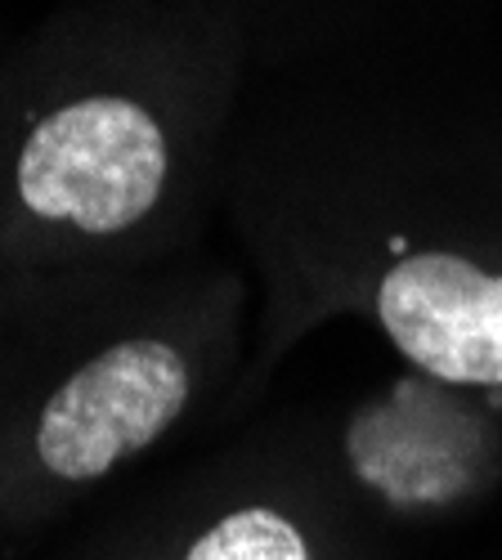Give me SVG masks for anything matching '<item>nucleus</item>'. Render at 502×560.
Masks as SVG:
<instances>
[{"instance_id": "obj_3", "label": "nucleus", "mask_w": 502, "mask_h": 560, "mask_svg": "<svg viewBox=\"0 0 502 560\" xmlns=\"http://www.w3.org/2000/svg\"><path fill=\"white\" fill-rule=\"evenodd\" d=\"M377 318L431 377L502 386V273L448 252L404 256L377 288Z\"/></svg>"}, {"instance_id": "obj_2", "label": "nucleus", "mask_w": 502, "mask_h": 560, "mask_svg": "<svg viewBox=\"0 0 502 560\" xmlns=\"http://www.w3.org/2000/svg\"><path fill=\"white\" fill-rule=\"evenodd\" d=\"M189 399V368L166 341H117L45 399L36 462L55 480L90 485L175 427Z\"/></svg>"}, {"instance_id": "obj_4", "label": "nucleus", "mask_w": 502, "mask_h": 560, "mask_svg": "<svg viewBox=\"0 0 502 560\" xmlns=\"http://www.w3.org/2000/svg\"><path fill=\"white\" fill-rule=\"evenodd\" d=\"M185 560H310L301 529L269 506H243L215 521Z\"/></svg>"}, {"instance_id": "obj_1", "label": "nucleus", "mask_w": 502, "mask_h": 560, "mask_svg": "<svg viewBox=\"0 0 502 560\" xmlns=\"http://www.w3.org/2000/svg\"><path fill=\"white\" fill-rule=\"evenodd\" d=\"M14 179L32 215L77 233H121L162 198L166 135L135 100H77L32 126Z\"/></svg>"}]
</instances>
